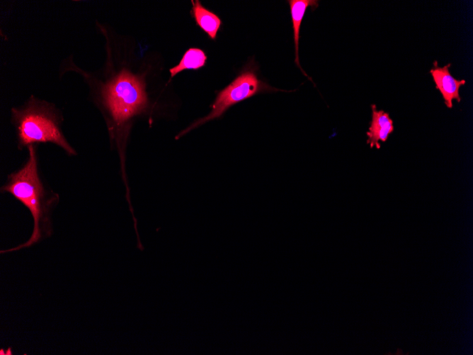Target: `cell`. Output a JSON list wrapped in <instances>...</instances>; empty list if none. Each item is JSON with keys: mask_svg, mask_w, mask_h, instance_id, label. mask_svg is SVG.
I'll list each match as a JSON object with an SVG mask.
<instances>
[{"mask_svg": "<svg viewBox=\"0 0 473 355\" xmlns=\"http://www.w3.org/2000/svg\"><path fill=\"white\" fill-rule=\"evenodd\" d=\"M372 120L366 133L367 144L370 148H380V142H385L394 130L393 120L389 114L383 110H377L375 104L371 105Z\"/></svg>", "mask_w": 473, "mask_h": 355, "instance_id": "obj_6", "label": "cell"}, {"mask_svg": "<svg viewBox=\"0 0 473 355\" xmlns=\"http://www.w3.org/2000/svg\"><path fill=\"white\" fill-rule=\"evenodd\" d=\"M11 121L21 149L51 142L69 155L76 154L62 131V116L54 104L32 95L23 105L11 109Z\"/></svg>", "mask_w": 473, "mask_h": 355, "instance_id": "obj_3", "label": "cell"}, {"mask_svg": "<svg viewBox=\"0 0 473 355\" xmlns=\"http://www.w3.org/2000/svg\"><path fill=\"white\" fill-rule=\"evenodd\" d=\"M290 6V12L294 30V40L295 45V62L302 71L300 65L298 55L299 34L300 25L304 15L305 11L308 6H317L318 2L314 0H290L288 1ZM303 72V71H302ZM304 73V72H303Z\"/></svg>", "mask_w": 473, "mask_h": 355, "instance_id": "obj_8", "label": "cell"}, {"mask_svg": "<svg viewBox=\"0 0 473 355\" xmlns=\"http://www.w3.org/2000/svg\"><path fill=\"white\" fill-rule=\"evenodd\" d=\"M192 2V11L196 23L212 39H215L221 20L217 15L204 8L199 1Z\"/></svg>", "mask_w": 473, "mask_h": 355, "instance_id": "obj_7", "label": "cell"}, {"mask_svg": "<svg viewBox=\"0 0 473 355\" xmlns=\"http://www.w3.org/2000/svg\"><path fill=\"white\" fill-rule=\"evenodd\" d=\"M76 69L88 84L94 102L109 114L118 130L147 108L146 86L141 77L123 68L111 78L103 80L92 72Z\"/></svg>", "mask_w": 473, "mask_h": 355, "instance_id": "obj_1", "label": "cell"}, {"mask_svg": "<svg viewBox=\"0 0 473 355\" xmlns=\"http://www.w3.org/2000/svg\"><path fill=\"white\" fill-rule=\"evenodd\" d=\"M206 59L207 57L202 50L190 48L185 52L179 64L169 69L171 77H174L177 73L184 69H196L202 67L205 65Z\"/></svg>", "mask_w": 473, "mask_h": 355, "instance_id": "obj_9", "label": "cell"}, {"mask_svg": "<svg viewBox=\"0 0 473 355\" xmlns=\"http://www.w3.org/2000/svg\"><path fill=\"white\" fill-rule=\"evenodd\" d=\"M28 150V158L26 162L8 176L1 191L11 193L30 210L33 218V230L26 242L6 252L28 247L45 235H49L51 230L50 209L57 201L56 195L50 197L39 176L35 145H30Z\"/></svg>", "mask_w": 473, "mask_h": 355, "instance_id": "obj_2", "label": "cell"}, {"mask_svg": "<svg viewBox=\"0 0 473 355\" xmlns=\"http://www.w3.org/2000/svg\"><path fill=\"white\" fill-rule=\"evenodd\" d=\"M261 88L260 81L253 72L242 73L218 94L212 106L211 112L183 131L179 136L212 119L220 117L230 106L253 96Z\"/></svg>", "mask_w": 473, "mask_h": 355, "instance_id": "obj_4", "label": "cell"}, {"mask_svg": "<svg viewBox=\"0 0 473 355\" xmlns=\"http://www.w3.org/2000/svg\"><path fill=\"white\" fill-rule=\"evenodd\" d=\"M450 66V64H448L443 67H439L437 61H435L430 70L435 88L440 92L445 104L448 108H452L453 100L458 103L460 102V89L466 83L465 80L457 79L451 74L449 69Z\"/></svg>", "mask_w": 473, "mask_h": 355, "instance_id": "obj_5", "label": "cell"}]
</instances>
